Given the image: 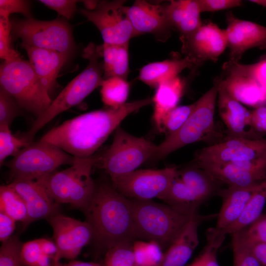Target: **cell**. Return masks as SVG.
Returning a JSON list of instances; mask_svg holds the SVG:
<instances>
[{
  "label": "cell",
  "mask_w": 266,
  "mask_h": 266,
  "mask_svg": "<svg viewBox=\"0 0 266 266\" xmlns=\"http://www.w3.org/2000/svg\"><path fill=\"white\" fill-rule=\"evenodd\" d=\"M232 234L233 266H262L243 240L239 232Z\"/></svg>",
  "instance_id": "obj_39"
},
{
  "label": "cell",
  "mask_w": 266,
  "mask_h": 266,
  "mask_svg": "<svg viewBox=\"0 0 266 266\" xmlns=\"http://www.w3.org/2000/svg\"><path fill=\"white\" fill-rule=\"evenodd\" d=\"M205 217L194 215L168 247L159 266H185L199 244V225Z\"/></svg>",
  "instance_id": "obj_21"
},
{
  "label": "cell",
  "mask_w": 266,
  "mask_h": 266,
  "mask_svg": "<svg viewBox=\"0 0 266 266\" xmlns=\"http://www.w3.org/2000/svg\"><path fill=\"white\" fill-rule=\"evenodd\" d=\"M185 85V81L178 76L165 80L157 86L152 98L154 104L153 120L161 133L164 118L168 112L177 106L184 93Z\"/></svg>",
  "instance_id": "obj_25"
},
{
  "label": "cell",
  "mask_w": 266,
  "mask_h": 266,
  "mask_svg": "<svg viewBox=\"0 0 266 266\" xmlns=\"http://www.w3.org/2000/svg\"><path fill=\"white\" fill-rule=\"evenodd\" d=\"M20 107L15 99L2 89H0V127L10 126L20 113Z\"/></svg>",
  "instance_id": "obj_41"
},
{
  "label": "cell",
  "mask_w": 266,
  "mask_h": 266,
  "mask_svg": "<svg viewBox=\"0 0 266 266\" xmlns=\"http://www.w3.org/2000/svg\"><path fill=\"white\" fill-rule=\"evenodd\" d=\"M100 50L103 59V79L119 77L126 79L129 69V42L121 44L104 43Z\"/></svg>",
  "instance_id": "obj_27"
},
{
  "label": "cell",
  "mask_w": 266,
  "mask_h": 266,
  "mask_svg": "<svg viewBox=\"0 0 266 266\" xmlns=\"http://www.w3.org/2000/svg\"><path fill=\"white\" fill-rule=\"evenodd\" d=\"M9 184L22 198L26 205L28 217L23 224V229L25 230L33 222L47 219L59 212V203L50 196L36 180L15 178Z\"/></svg>",
  "instance_id": "obj_18"
},
{
  "label": "cell",
  "mask_w": 266,
  "mask_h": 266,
  "mask_svg": "<svg viewBox=\"0 0 266 266\" xmlns=\"http://www.w3.org/2000/svg\"><path fill=\"white\" fill-rule=\"evenodd\" d=\"M221 183L228 186L246 187L260 183L266 176L265 172L248 170L232 163H195Z\"/></svg>",
  "instance_id": "obj_23"
},
{
  "label": "cell",
  "mask_w": 266,
  "mask_h": 266,
  "mask_svg": "<svg viewBox=\"0 0 266 266\" xmlns=\"http://www.w3.org/2000/svg\"><path fill=\"white\" fill-rule=\"evenodd\" d=\"M266 202V176L258 185L243 213L233 224L220 233L225 236L239 232L253 223L261 215Z\"/></svg>",
  "instance_id": "obj_29"
},
{
  "label": "cell",
  "mask_w": 266,
  "mask_h": 266,
  "mask_svg": "<svg viewBox=\"0 0 266 266\" xmlns=\"http://www.w3.org/2000/svg\"><path fill=\"white\" fill-rule=\"evenodd\" d=\"M250 1L266 7V0H250Z\"/></svg>",
  "instance_id": "obj_52"
},
{
  "label": "cell",
  "mask_w": 266,
  "mask_h": 266,
  "mask_svg": "<svg viewBox=\"0 0 266 266\" xmlns=\"http://www.w3.org/2000/svg\"><path fill=\"white\" fill-rule=\"evenodd\" d=\"M244 238L266 243V215H261L246 228L239 231Z\"/></svg>",
  "instance_id": "obj_44"
},
{
  "label": "cell",
  "mask_w": 266,
  "mask_h": 266,
  "mask_svg": "<svg viewBox=\"0 0 266 266\" xmlns=\"http://www.w3.org/2000/svg\"><path fill=\"white\" fill-rule=\"evenodd\" d=\"M30 143L24 137L14 135L8 127H0V165L10 156L14 157Z\"/></svg>",
  "instance_id": "obj_37"
},
{
  "label": "cell",
  "mask_w": 266,
  "mask_h": 266,
  "mask_svg": "<svg viewBox=\"0 0 266 266\" xmlns=\"http://www.w3.org/2000/svg\"><path fill=\"white\" fill-rule=\"evenodd\" d=\"M14 13L31 18L30 2L23 0H0V17L9 18L10 15Z\"/></svg>",
  "instance_id": "obj_45"
},
{
  "label": "cell",
  "mask_w": 266,
  "mask_h": 266,
  "mask_svg": "<svg viewBox=\"0 0 266 266\" xmlns=\"http://www.w3.org/2000/svg\"><path fill=\"white\" fill-rule=\"evenodd\" d=\"M84 57L89 61L86 68L74 78L53 100L47 109L36 117L24 137L32 142L35 134L59 114L80 103L104 80L100 46L90 43L85 49Z\"/></svg>",
  "instance_id": "obj_4"
},
{
  "label": "cell",
  "mask_w": 266,
  "mask_h": 266,
  "mask_svg": "<svg viewBox=\"0 0 266 266\" xmlns=\"http://www.w3.org/2000/svg\"><path fill=\"white\" fill-rule=\"evenodd\" d=\"M75 157L40 139L22 148L5 163L13 179L37 180L64 165H72Z\"/></svg>",
  "instance_id": "obj_9"
},
{
  "label": "cell",
  "mask_w": 266,
  "mask_h": 266,
  "mask_svg": "<svg viewBox=\"0 0 266 266\" xmlns=\"http://www.w3.org/2000/svg\"><path fill=\"white\" fill-rule=\"evenodd\" d=\"M222 70L242 76L266 91V55L251 64L226 62Z\"/></svg>",
  "instance_id": "obj_30"
},
{
  "label": "cell",
  "mask_w": 266,
  "mask_h": 266,
  "mask_svg": "<svg viewBox=\"0 0 266 266\" xmlns=\"http://www.w3.org/2000/svg\"><path fill=\"white\" fill-rule=\"evenodd\" d=\"M126 12L137 35L150 33L162 41L169 37L172 30L166 15V3L136 0L126 7Z\"/></svg>",
  "instance_id": "obj_17"
},
{
  "label": "cell",
  "mask_w": 266,
  "mask_h": 266,
  "mask_svg": "<svg viewBox=\"0 0 266 266\" xmlns=\"http://www.w3.org/2000/svg\"><path fill=\"white\" fill-rule=\"evenodd\" d=\"M11 32L22 46L57 51L69 55L74 47L71 30L62 19L40 21L31 18L11 22Z\"/></svg>",
  "instance_id": "obj_10"
},
{
  "label": "cell",
  "mask_w": 266,
  "mask_h": 266,
  "mask_svg": "<svg viewBox=\"0 0 266 266\" xmlns=\"http://www.w3.org/2000/svg\"><path fill=\"white\" fill-rule=\"evenodd\" d=\"M259 184L246 187L228 186L227 189L218 192L222 197L223 202L217 214L216 227L210 232L211 233L217 235L239 218Z\"/></svg>",
  "instance_id": "obj_20"
},
{
  "label": "cell",
  "mask_w": 266,
  "mask_h": 266,
  "mask_svg": "<svg viewBox=\"0 0 266 266\" xmlns=\"http://www.w3.org/2000/svg\"><path fill=\"white\" fill-rule=\"evenodd\" d=\"M174 167L160 169H139L110 178L114 188L131 199L160 198L169 189L177 174Z\"/></svg>",
  "instance_id": "obj_11"
},
{
  "label": "cell",
  "mask_w": 266,
  "mask_h": 266,
  "mask_svg": "<svg viewBox=\"0 0 266 266\" xmlns=\"http://www.w3.org/2000/svg\"><path fill=\"white\" fill-rule=\"evenodd\" d=\"M181 51L200 66L205 62H216L227 47L225 29L208 21L192 33L180 36Z\"/></svg>",
  "instance_id": "obj_14"
},
{
  "label": "cell",
  "mask_w": 266,
  "mask_h": 266,
  "mask_svg": "<svg viewBox=\"0 0 266 266\" xmlns=\"http://www.w3.org/2000/svg\"><path fill=\"white\" fill-rule=\"evenodd\" d=\"M176 177L191 189L201 201L215 193L221 183L196 164L177 170Z\"/></svg>",
  "instance_id": "obj_28"
},
{
  "label": "cell",
  "mask_w": 266,
  "mask_h": 266,
  "mask_svg": "<svg viewBox=\"0 0 266 266\" xmlns=\"http://www.w3.org/2000/svg\"><path fill=\"white\" fill-rule=\"evenodd\" d=\"M199 66L194 60L187 56L153 62L141 68L138 78L147 85L157 88L162 82L178 76L184 69H197Z\"/></svg>",
  "instance_id": "obj_26"
},
{
  "label": "cell",
  "mask_w": 266,
  "mask_h": 266,
  "mask_svg": "<svg viewBox=\"0 0 266 266\" xmlns=\"http://www.w3.org/2000/svg\"><path fill=\"white\" fill-rule=\"evenodd\" d=\"M166 11L172 30L180 36L192 33L202 24L198 0H170L166 3Z\"/></svg>",
  "instance_id": "obj_24"
},
{
  "label": "cell",
  "mask_w": 266,
  "mask_h": 266,
  "mask_svg": "<svg viewBox=\"0 0 266 266\" xmlns=\"http://www.w3.org/2000/svg\"><path fill=\"white\" fill-rule=\"evenodd\" d=\"M29 62L42 84L49 92L69 55L55 51L25 47Z\"/></svg>",
  "instance_id": "obj_22"
},
{
  "label": "cell",
  "mask_w": 266,
  "mask_h": 266,
  "mask_svg": "<svg viewBox=\"0 0 266 266\" xmlns=\"http://www.w3.org/2000/svg\"><path fill=\"white\" fill-rule=\"evenodd\" d=\"M23 244L16 235L2 242L0 248V266H22L21 251Z\"/></svg>",
  "instance_id": "obj_40"
},
{
  "label": "cell",
  "mask_w": 266,
  "mask_h": 266,
  "mask_svg": "<svg viewBox=\"0 0 266 266\" xmlns=\"http://www.w3.org/2000/svg\"><path fill=\"white\" fill-rule=\"evenodd\" d=\"M266 153V139L227 138L224 141L201 149L196 157L197 163H234L250 161Z\"/></svg>",
  "instance_id": "obj_15"
},
{
  "label": "cell",
  "mask_w": 266,
  "mask_h": 266,
  "mask_svg": "<svg viewBox=\"0 0 266 266\" xmlns=\"http://www.w3.org/2000/svg\"><path fill=\"white\" fill-rule=\"evenodd\" d=\"M124 0L97 1L92 10L82 9L80 13L99 30L104 43H128L137 36L126 12Z\"/></svg>",
  "instance_id": "obj_12"
},
{
  "label": "cell",
  "mask_w": 266,
  "mask_h": 266,
  "mask_svg": "<svg viewBox=\"0 0 266 266\" xmlns=\"http://www.w3.org/2000/svg\"><path fill=\"white\" fill-rule=\"evenodd\" d=\"M21 261L22 266H52V259L43 252L38 238L23 244Z\"/></svg>",
  "instance_id": "obj_36"
},
{
  "label": "cell",
  "mask_w": 266,
  "mask_h": 266,
  "mask_svg": "<svg viewBox=\"0 0 266 266\" xmlns=\"http://www.w3.org/2000/svg\"><path fill=\"white\" fill-rule=\"evenodd\" d=\"M217 98L219 113L228 130L227 138H262L252 127L251 111L233 98L219 84Z\"/></svg>",
  "instance_id": "obj_19"
},
{
  "label": "cell",
  "mask_w": 266,
  "mask_h": 266,
  "mask_svg": "<svg viewBox=\"0 0 266 266\" xmlns=\"http://www.w3.org/2000/svg\"><path fill=\"white\" fill-rule=\"evenodd\" d=\"M239 233L243 240L262 266H266V243L247 240L243 238L239 232Z\"/></svg>",
  "instance_id": "obj_50"
},
{
  "label": "cell",
  "mask_w": 266,
  "mask_h": 266,
  "mask_svg": "<svg viewBox=\"0 0 266 266\" xmlns=\"http://www.w3.org/2000/svg\"><path fill=\"white\" fill-rule=\"evenodd\" d=\"M222 243L208 237V242L201 253L187 266H220L217 253Z\"/></svg>",
  "instance_id": "obj_43"
},
{
  "label": "cell",
  "mask_w": 266,
  "mask_h": 266,
  "mask_svg": "<svg viewBox=\"0 0 266 266\" xmlns=\"http://www.w3.org/2000/svg\"><path fill=\"white\" fill-rule=\"evenodd\" d=\"M251 119L252 127L259 135L260 133H266V106H260L253 110Z\"/></svg>",
  "instance_id": "obj_48"
},
{
  "label": "cell",
  "mask_w": 266,
  "mask_h": 266,
  "mask_svg": "<svg viewBox=\"0 0 266 266\" xmlns=\"http://www.w3.org/2000/svg\"><path fill=\"white\" fill-rule=\"evenodd\" d=\"M156 148L145 138L133 136L118 127L111 144L97 157L95 165L103 169L110 178L127 174L152 159Z\"/></svg>",
  "instance_id": "obj_8"
},
{
  "label": "cell",
  "mask_w": 266,
  "mask_h": 266,
  "mask_svg": "<svg viewBox=\"0 0 266 266\" xmlns=\"http://www.w3.org/2000/svg\"><path fill=\"white\" fill-rule=\"evenodd\" d=\"M0 88L19 106L37 117L52 102L49 92L41 83L29 62L19 58L4 61L0 67Z\"/></svg>",
  "instance_id": "obj_6"
},
{
  "label": "cell",
  "mask_w": 266,
  "mask_h": 266,
  "mask_svg": "<svg viewBox=\"0 0 266 266\" xmlns=\"http://www.w3.org/2000/svg\"><path fill=\"white\" fill-rule=\"evenodd\" d=\"M198 2L201 13L230 9L242 4L240 0H198Z\"/></svg>",
  "instance_id": "obj_47"
},
{
  "label": "cell",
  "mask_w": 266,
  "mask_h": 266,
  "mask_svg": "<svg viewBox=\"0 0 266 266\" xmlns=\"http://www.w3.org/2000/svg\"><path fill=\"white\" fill-rule=\"evenodd\" d=\"M226 21L228 61L239 62L244 53L251 48H266V27L239 19L231 11L227 13Z\"/></svg>",
  "instance_id": "obj_16"
},
{
  "label": "cell",
  "mask_w": 266,
  "mask_h": 266,
  "mask_svg": "<svg viewBox=\"0 0 266 266\" xmlns=\"http://www.w3.org/2000/svg\"><path fill=\"white\" fill-rule=\"evenodd\" d=\"M52 266H102L94 262H85L77 260H71L67 263H63L60 261H52Z\"/></svg>",
  "instance_id": "obj_51"
},
{
  "label": "cell",
  "mask_w": 266,
  "mask_h": 266,
  "mask_svg": "<svg viewBox=\"0 0 266 266\" xmlns=\"http://www.w3.org/2000/svg\"><path fill=\"white\" fill-rule=\"evenodd\" d=\"M136 238L169 247L197 213L198 206L179 207L131 199Z\"/></svg>",
  "instance_id": "obj_3"
},
{
  "label": "cell",
  "mask_w": 266,
  "mask_h": 266,
  "mask_svg": "<svg viewBox=\"0 0 266 266\" xmlns=\"http://www.w3.org/2000/svg\"><path fill=\"white\" fill-rule=\"evenodd\" d=\"M152 103V98H148L126 102L117 108L89 112L53 128L40 139L74 157H89L125 118Z\"/></svg>",
  "instance_id": "obj_1"
},
{
  "label": "cell",
  "mask_w": 266,
  "mask_h": 266,
  "mask_svg": "<svg viewBox=\"0 0 266 266\" xmlns=\"http://www.w3.org/2000/svg\"><path fill=\"white\" fill-rule=\"evenodd\" d=\"M196 102L188 105L177 106L168 112L162 123V133L168 135L177 131L186 122L196 106Z\"/></svg>",
  "instance_id": "obj_38"
},
{
  "label": "cell",
  "mask_w": 266,
  "mask_h": 266,
  "mask_svg": "<svg viewBox=\"0 0 266 266\" xmlns=\"http://www.w3.org/2000/svg\"><path fill=\"white\" fill-rule=\"evenodd\" d=\"M97 157H75L70 167L54 171L36 180L57 203H69L82 210L94 192L96 184L91 176Z\"/></svg>",
  "instance_id": "obj_5"
},
{
  "label": "cell",
  "mask_w": 266,
  "mask_h": 266,
  "mask_svg": "<svg viewBox=\"0 0 266 266\" xmlns=\"http://www.w3.org/2000/svg\"><path fill=\"white\" fill-rule=\"evenodd\" d=\"M11 23L9 18L0 17V58L9 61L20 58L19 54L10 44Z\"/></svg>",
  "instance_id": "obj_42"
},
{
  "label": "cell",
  "mask_w": 266,
  "mask_h": 266,
  "mask_svg": "<svg viewBox=\"0 0 266 266\" xmlns=\"http://www.w3.org/2000/svg\"><path fill=\"white\" fill-rule=\"evenodd\" d=\"M47 220L52 227L57 247L52 261H60L63 258L74 260L93 239V230L87 221H81L59 212Z\"/></svg>",
  "instance_id": "obj_13"
},
{
  "label": "cell",
  "mask_w": 266,
  "mask_h": 266,
  "mask_svg": "<svg viewBox=\"0 0 266 266\" xmlns=\"http://www.w3.org/2000/svg\"><path fill=\"white\" fill-rule=\"evenodd\" d=\"M161 245L154 241L134 240L133 249L139 266H159L164 254Z\"/></svg>",
  "instance_id": "obj_34"
},
{
  "label": "cell",
  "mask_w": 266,
  "mask_h": 266,
  "mask_svg": "<svg viewBox=\"0 0 266 266\" xmlns=\"http://www.w3.org/2000/svg\"><path fill=\"white\" fill-rule=\"evenodd\" d=\"M0 212H2L16 222L27 220L28 214L24 200L17 191L9 184L0 187Z\"/></svg>",
  "instance_id": "obj_31"
},
{
  "label": "cell",
  "mask_w": 266,
  "mask_h": 266,
  "mask_svg": "<svg viewBox=\"0 0 266 266\" xmlns=\"http://www.w3.org/2000/svg\"><path fill=\"white\" fill-rule=\"evenodd\" d=\"M39 1L67 20L73 17L77 2L74 0H40Z\"/></svg>",
  "instance_id": "obj_46"
},
{
  "label": "cell",
  "mask_w": 266,
  "mask_h": 266,
  "mask_svg": "<svg viewBox=\"0 0 266 266\" xmlns=\"http://www.w3.org/2000/svg\"><path fill=\"white\" fill-rule=\"evenodd\" d=\"M15 222L13 218L0 212V241L2 243L12 236L15 229Z\"/></svg>",
  "instance_id": "obj_49"
},
{
  "label": "cell",
  "mask_w": 266,
  "mask_h": 266,
  "mask_svg": "<svg viewBox=\"0 0 266 266\" xmlns=\"http://www.w3.org/2000/svg\"><path fill=\"white\" fill-rule=\"evenodd\" d=\"M82 211L92 227L93 239L101 249L106 251L117 244L133 242L136 239L131 200L112 185L96 184Z\"/></svg>",
  "instance_id": "obj_2"
},
{
  "label": "cell",
  "mask_w": 266,
  "mask_h": 266,
  "mask_svg": "<svg viewBox=\"0 0 266 266\" xmlns=\"http://www.w3.org/2000/svg\"></svg>",
  "instance_id": "obj_53"
},
{
  "label": "cell",
  "mask_w": 266,
  "mask_h": 266,
  "mask_svg": "<svg viewBox=\"0 0 266 266\" xmlns=\"http://www.w3.org/2000/svg\"><path fill=\"white\" fill-rule=\"evenodd\" d=\"M218 90V83L215 78L212 87L196 101L194 110L184 125L157 145L153 160L164 158L188 144L208 141L215 129L214 114Z\"/></svg>",
  "instance_id": "obj_7"
},
{
  "label": "cell",
  "mask_w": 266,
  "mask_h": 266,
  "mask_svg": "<svg viewBox=\"0 0 266 266\" xmlns=\"http://www.w3.org/2000/svg\"><path fill=\"white\" fill-rule=\"evenodd\" d=\"M100 87L101 100L108 107L117 108L126 103L130 85L126 79L119 77L104 79Z\"/></svg>",
  "instance_id": "obj_32"
},
{
  "label": "cell",
  "mask_w": 266,
  "mask_h": 266,
  "mask_svg": "<svg viewBox=\"0 0 266 266\" xmlns=\"http://www.w3.org/2000/svg\"><path fill=\"white\" fill-rule=\"evenodd\" d=\"M160 199L167 204L179 207L198 206L202 202L191 189L176 177Z\"/></svg>",
  "instance_id": "obj_33"
},
{
  "label": "cell",
  "mask_w": 266,
  "mask_h": 266,
  "mask_svg": "<svg viewBox=\"0 0 266 266\" xmlns=\"http://www.w3.org/2000/svg\"><path fill=\"white\" fill-rule=\"evenodd\" d=\"M133 242L119 243L108 249L104 266H139L134 258Z\"/></svg>",
  "instance_id": "obj_35"
}]
</instances>
